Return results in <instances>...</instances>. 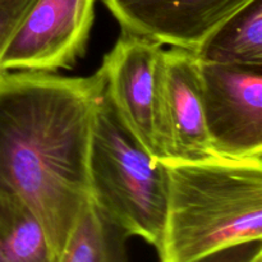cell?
Returning <instances> with one entry per match:
<instances>
[{"mask_svg":"<svg viewBox=\"0 0 262 262\" xmlns=\"http://www.w3.org/2000/svg\"><path fill=\"white\" fill-rule=\"evenodd\" d=\"M102 87L100 69L0 74V202L25 205L58 256L90 201L91 120Z\"/></svg>","mask_w":262,"mask_h":262,"instance_id":"cell-1","label":"cell"},{"mask_svg":"<svg viewBox=\"0 0 262 262\" xmlns=\"http://www.w3.org/2000/svg\"><path fill=\"white\" fill-rule=\"evenodd\" d=\"M168 201L160 262H197L262 241V156L165 161Z\"/></svg>","mask_w":262,"mask_h":262,"instance_id":"cell-2","label":"cell"},{"mask_svg":"<svg viewBox=\"0 0 262 262\" xmlns=\"http://www.w3.org/2000/svg\"><path fill=\"white\" fill-rule=\"evenodd\" d=\"M92 204L129 237L159 247L168 201V176L127 129L105 91L94 105L89 147Z\"/></svg>","mask_w":262,"mask_h":262,"instance_id":"cell-3","label":"cell"},{"mask_svg":"<svg viewBox=\"0 0 262 262\" xmlns=\"http://www.w3.org/2000/svg\"><path fill=\"white\" fill-rule=\"evenodd\" d=\"M164 49L120 32L100 72L105 91L123 124L155 160H169L164 109Z\"/></svg>","mask_w":262,"mask_h":262,"instance_id":"cell-4","label":"cell"},{"mask_svg":"<svg viewBox=\"0 0 262 262\" xmlns=\"http://www.w3.org/2000/svg\"><path fill=\"white\" fill-rule=\"evenodd\" d=\"M96 2L35 0L0 59V74L73 68L87 51Z\"/></svg>","mask_w":262,"mask_h":262,"instance_id":"cell-5","label":"cell"},{"mask_svg":"<svg viewBox=\"0 0 262 262\" xmlns=\"http://www.w3.org/2000/svg\"><path fill=\"white\" fill-rule=\"evenodd\" d=\"M200 72L205 124L215 155L262 156V69L200 63Z\"/></svg>","mask_w":262,"mask_h":262,"instance_id":"cell-6","label":"cell"},{"mask_svg":"<svg viewBox=\"0 0 262 262\" xmlns=\"http://www.w3.org/2000/svg\"><path fill=\"white\" fill-rule=\"evenodd\" d=\"M123 33L196 54L253 0H101Z\"/></svg>","mask_w":262,"mask_h":262,"instance_id":"cell-7","label":"cell"},{"mask_svg":"<svg viewBox=\"0 0 262 262\" xmlns=\"http://www.w3.org/2000/svg\"><path fill=\"white\" fill-rule=\"evenodd\" d=\"M164 109L168 161H193L215 155L205 124L200 63L196 54L164 51Z\"/></svg>","mask_w":262,"mask_h":262,"instance_id":"cell-8","label":"cell"},{"mask_svg":"<svg viewBox=\"0 0 262 262\" xmlns=\"http://www.w3.org/2000/svg\"><path fill=\"white\" fill-rule=\"evenodd\" d=\"M205 64L262 69V0L227 20L196 53Z\"/></svg>","mask_w":262,"mask_h":262,"instance_id":"cell-9","label":"cell"},{"mask_svg":"<svg viewBox=\"0 0 262 262\" xmlns=\"http://www.w3.org/2000/svg\"><path fill=\"white\" fill-rule=\"evenodd\" d=\"M129 238L90 200L56 262H128Z\"/></svg>","mask_w":262,"mask_h":262,"instance_id":"cell-10","label":"cell"},{"mask_svg":"<svg viewBox=\"0 0 262 262\" xmlns=\"http://www.w3.org/2000/svg\"><path fill=\"white\" fill-rule=\"evenodd\" d=\"M35 0H0V59Z\"/></svg>","mask_w":262,"mask_h":262,"instance_id":"cell-11","label":"cell"},{"mask_svg":"<svg viewBox=\"0 0 262 262\" xmlns=\"http://www.w3.org/2000/svg\"><path fill=\"white\" fill-rule=\"evenodd\" d=\"M261 248V242L245 243V245L234 246V247L212 253V255L207 256V257L197 262H245Z\"/></svg>","mask_w":262,"mask_h":262,"instance_id":"cell-12","label":"cell"},{"mask_svg":"<svg viewBox=\"0 0 262 262\" xmlns=\"http://www.w3.org/2000/svg\"><path fill=\"white\" fill-rule=\"evenodd\" d=\"M245 262H262V248L261 250H258L255 255L251 256V257Z\"/></svg>","mask_w":262,"mask_h":262,"instance_id":"cell-13","label":"cell"}]
</instances>
